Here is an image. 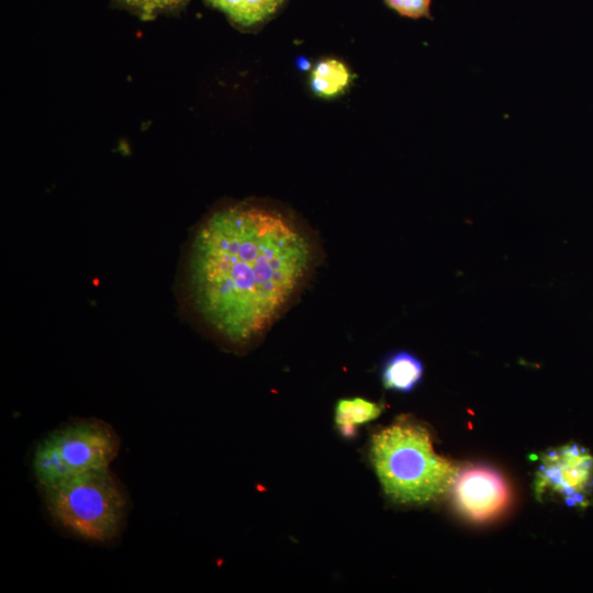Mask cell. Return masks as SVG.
<instances>
[{
	"label": "cell",
	"instance_id": "cell-1",
	"mask_svg": "<svg viewBox=\"0 0 593 593\" xmlns=\"http://www.w3.org/2000/svg\"><path fill=\"white\" fill-rule=\"evenodd\" d=\"M314 261L311 237L287 214L250 203L228 205L206 217L192 238L190 300L221 339L244 346L287 311Z\"/></svg>",
	"mask_w": 593,
	"mask_h": 593
},
{
	"label": "cell",
	"instance_id": "cell-2",
	"mask_svg": "<svg viewBox=\"0 0 593 593\" xmlns=\"http://www.w3.org/2000/svg\"><path fill=\"white\" fill-rule=\"evenodd\" d=\"M370 459L385 495L402 505H423L449 491L458 467L439 456L428 429L400 417L376 433Z\"/></svg>",
	"mask_w": 593,
	"mask_h": 593
},
{
	"label": "cell",
	"instance_id": "cell-3",
	"mask_svg": "<svg viewBox=\"0 0 593 593\" xmlns=\"http://www.w3.org/2000/svg\"><path fill=\"white\" fill-rule=\"evenodd\" d=\"M51 522L65 535L91 545L114 542L128 514V494L110 468L40 490Z\"/></svg>",
	"mask_w": 593,
	"mask_h": 593
},
{
	"label": "cell",
	"instance_id": "cell-4",
	"mask_svg": "<svg viewBox=\"0 0 593 593\" xmlns=\"http://www.w3.org/2000/svg\"><path fill=\"white\" fill-rule=\"evenodd\" d=\"M120 451V437L107 422L94 418L67 421L35 445L31 470L38 490L85 473L110 468Z\"/></svg>",
	"mask_w": 593,
	"mask_h": 593
},
{
	"label": "cell",
	"instance_id": "cell-5",
	"mask_svg": "<svg viewBox=\"0 0 593 593\" xmlns=\"http://www.w3.org/2000/svg\"><path fill=\"white\" fill-rule=\"evenodd\" d=\"M534 492L538 501L555 499L570 507H589L593 503V455L575 443L547 450L535 472Z\"/></svg>",
	"mask_w": 593,
	"mask_h": 593
},
{
	"label": "cell",
	"instance_id": "cell-6",
	"mask_svg": "<svg viewBox=\"0 0 593 593\" xmlns=\"http://www.w3.org/2000/svg\"><path fill=\"white\" fill-rule=\"evenodd\" d=\"M449 492L457 512L472 523H488L510 506L508 482L496 469L484 465L458 468Z\"/></svg>",
	"mask_w": 593,
	"mask_h": 593
},
{
	"label": "cell",
	"instance_id": "cell-7",
	"mask_svg": "<svg viewBox=\"0 0 593 593\" xmlns=\"http://www.w3.org/2000/svg\"><path fill=\"white\" fill-rule=\"evenodd\" d=\"M379 376L387 390L410 393L424 376V366L417 356L404 349L389 353L381 361Z\"/></svg>",
	"mask_w": 593,
	"mask_h": 593
},
{
	"label": "cell",
	"instance_id": "cell-8",
	"mask_svg": "<svg viewBox=\"0 0 593 593\" xmlns=\"http://www.w3.org/2000/svg\"><path fill=\"white\" fill-rule=\"evenodd\" d=\"M383 411V405L360 396L345 398L335 405V424L342 437L354 439L358 427L377 419Z\"/></svg>",
	"mask_w": 593,
	"mask_h": 593
},
{
	"label": "cell",
	"instance_id": "cell-9",
	"mask_svg": "<svg viewBox=\"0 0 593 593\" xmlns=\"http://www.w3.org/2000/svg\"><path fill=\"white\" fill-rule=\"evenodd\" d=\"M234 23L251 26L269 19L283 0H206Z\"/></svg>",
	"mask_w": 593,
	"mask_h": 593
},
{
	"label": "cell",
	"instance_id": "cell-10",
	"mask_svg": "<svg viewBox=\"0 0 593 593\" xmlns=\"http://www.w3.org/2000/svg\"><path fill=\"white\" fill-rule=\"evenodd\" d=\"M350 72L347 66L335 58L318 61L311 74L313 91L322 98H334L349 86Z\"/></svg>",
	"mask_w": 593,
	"mask_h": 593
},
{
	"label": "cell",
	"instance_id": "cell-11",
	"mask_svg": "<svg viewBox=\"0 0 593 593\" xmlns=\"http://www.w3.org/2000/svg\"><path fill=\"white\" fill-rule=\"evenodd\" d=\"M385 5L399 15L418 20L432 19V0H383Z\"/></svg>",
	"mask_w": 593,
	"mask_h": 593
},
{
	"label": "cell",
	"instance_id": "cell-12",
	"mask_svg": "<svg viewBox=\"0 0 593 593\" xmlns=\"http://www.w3.org/2000/svg\"><path fill=\"white\" fill-rule=\"evenodd\" d=\"M128 5L137 9L145 18L153 16L156 12L171 9L186 0H123Z\"/></svg>",
	"mask_w": 593,
	"mask_h": 593
}]
</instances>
